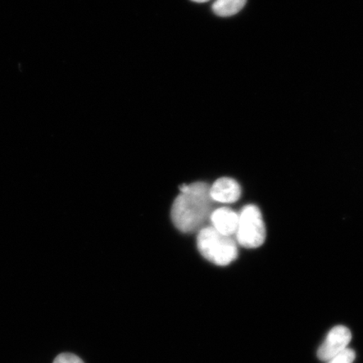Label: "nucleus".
Listing matches in <instances>:
<instances>
[{
  "label": "nucleus",
  "instance_id": "obj_1",
  "mask_svg": "<svg viewBox=\"0 0 363 363\" xmlns=\"http://www.w3.org/2000/svg\"><path fill=\"white\" fill-rule=\"evenodd\" d=\"M180 190L181 194L172 204V220L182 233H194L212 214L211 188L199 182L182 186Z\"/></svg>",
  "mask_w": 363,
  "mask_h": 363
},
{
  "label": "nucleus",
  "instance_id": "obj_2",
  "mask_svg": "<svg viewBox=\"0 0 363 363\" xmlns=\"http://www.w3.org/2000/svg\"><path fill=\"white\" fill-rule=\"evenodd\" d=\"M197 245L202 256L218 266L228 265L238 257L235 240L220 233L213 226L204 227L199 230Z\"/></svg>",
  "mask_w": 363,
  "mask_h": 363
},
{
  "label": "nucleus",
  "instance_id": "obj_3",
  "mask_svg": "<svg viewBox=\"0 0 363 363\" xmlns=\"http://www.w3.org/2000/svg\"><path fill=\"white\" fill-rule=\"evenodd\" d=\"M235 235L238 243L244 247L257 248L264 243L266 227L262 213L256 206L249 204L242 208Z\"/></svg>",
  "mask_w": 363,
  "mask_h": 363
},
{
  "label": "nucleus",
  "instance_id": "obj_4",
  "mask_svg": "<svg viewBox=\"0 0 363 363\" xmlns=\"http://www.w3.org/2000/svg\"><path fill=\"white\" fill-rule=\"evenodd\" d=\"M351 340L350 330L344 325L335 326L330 330L328 337L318 349V358L322 362H328L331 358L346 350Z\"/></svg>",
  "mask_w": 363,
  "mask_h": 363
},
{
  "label": "nucleus",
  "instance_id": "obj_5",
  "mask_svg": "<svg viewBox=\"0 0 363 363\" xmlns=\"http://www.w3.org/2000/svg\"><path fill=\"white\" fill-rule=\"evenodd\" d=\"M242 194L238 182L230 178H221L215 182L211 188L213 201L220 203H234Z\"/></svg>",
  "mask_w": 363,
  "mask_h": 363
},
{
  "label": "nucleus",
  "instance_id": "obj_6",
  "mask_svg": "<svg viewBox=\"0 0 363 363\" xmlns=\"http://www.w3.org/2000/svg\"><path fill=\"white\" fill-rule=\"evenodd\" d=\"M213 227L220 233L231 237L237 233L239 216L229 208H220L211 216Z\"/></svg>",
  "mask_w": 363,
  "mask_h": 363
},
{
  "label": "nucleus",
  "instance_id": "obj_7",
  "mask_svg": "<svg viewBox=\"0 0 363 363\" xmlns=\"http://www.w3.org/2000/svg\"><path fill=\"white\" fill-rule=\"evenodd\" d=\"M247 0H216L213 11L220 17H229L242 10Z\"/></svg>",
  "mask_w": 363,
  "mask_h": 363
},
{
  "label": "nucleus",
  "instance_id": "obj_8",
  "mask_svg": "<svg viewBox=\"0 0 363 363\" xmlns=\"http://www.w3.org/2000/svg\"><path fill=\"white\" fill-rule=\"evenodd\" d=\"M356 359V352L352 349L347 348L346 350L331 358L328 363H353Z\"/></svg>",
  "mask_w": 363,
  "mask_h": 363
},
{
  "label": "nucleus",
  "instance_id": "obj_9",
  "mask_svg": "<svg viewBox=\"0 0 363 363\" xmlns=\"http://www.w3.org/2000/svg\"><path fill=\"white\" fill-rule=\"evenodd\" d=\"M53 363H84L78 356L72 353H62L58 355Z\"/></svg>",
  "mask_w": 363,
  "mask_h": 363
},
{
  "label": "nucleus",
  "instance_id": "obj_10",
  "mask_svg": "<svg viewBox=\"0 0 363 363\" xmlns=\"http://www.w3.org/2000/svg\"><path fill=\"white\" fill-rule=\"evenodd\" d=\"M192 1L196 2V3H206V2L210 1V0H192Z\"/></svg>",
  "mask_w": 363,
  "mask_h": 363
}]
</instances>
